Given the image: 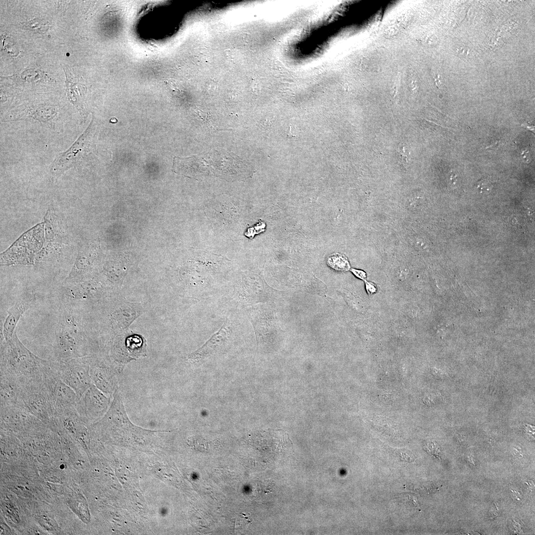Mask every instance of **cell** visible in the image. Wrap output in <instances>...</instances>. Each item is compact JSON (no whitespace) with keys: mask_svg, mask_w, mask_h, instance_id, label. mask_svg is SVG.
I'll list each match as a JSON object with an SVG mask.
<instances>
[{"mask_svg":"<svg viewBox=\"0 0 535 535\" xmlns=\"http://www.w3.org/2000/svg\"><path fill=\"white\" fill-rule=\"evenodd\" d=\"M50 361L40 358L20 340L16 331L0 342V374L13 377L22 387L42 383Z\"/></svg>","mask_w":535,"mask_h":535,"instance_id":"cell-1","label":"cell"},{"mask_svg":"<svg viewBox=\"0 0 535 535\" xmlns=\"http://www.w3.org/2000/svg\"><path fill=\"white\" fill-rule=\"evenodd\" d=\"M54 360L63 362L87 356L78 308L60 302L53 347Z\"/></svg>","mask_w":535,"mask_h":535,"instance_id":"cell-2","label":"cell"},{"mask_svg":"<svg viewBox=\"0 0 535 535\" xmlns=\"http://www.w3.org/2000/svg\"><path fill=\"white\" fill-rule=\"evenodd\" d=\"M43 384L56 418L77 413V394L61 380L51 365L44 373Z\"/></svg>","mask_w":535,"mask_h":535,"instance_id":"cell-3","label":"cell"},{"mask_svg":"<svg viewBox=\"0 0 535 535\" xmlns=\"http://www.w3.org/2000/svg\"><path fill=\"white\" fill-rule=\"evenodd\" d=\"M50 363L61 380L76 393L78 399L92 384L89 356L63 362L51 360Z\"/></svg>","mask_w":535,"mask_h":535,"instance_id":"cell-4","label":"cell"},{"mask_svg":"<svg viewBox=\"0 0 535 535\" xmlns=\"http://www.w3.org/2000/svg\"><path fill=\"white\" fill-rule=\"evenodd\" d=\"M20 408L45 423L56 422L54 407L45 389L43 382L21 387Z\"/></svg>","mask_w":535,"mask_h":535,"instance_id":"cell-5","label":"cell"},{"mask_svg":"<svg viewBox=\"0 0 535 535\" xmlns=\"http://www.w3.org/2000/svg\"><path fill=\"white\" fill-rule=\"evenodd\" d=\"M109 403L105 393L92 383L78 399L76 410L82 421L95 420L105 414Z\"/></svg>","mask_w":535,"mask_h":535,"instance_id":"cell-6","label":"cell"},{"mask_svg":"<svg viewBox=\"0 0 535 535\" xmlns=\"http://www.w3.org/2000/svg\"><path fill=\"white\" fill-rule=\"evenodd\" d=\"M35 294L30 291L23 292L7 311L3 323L1 341H7L13 336L16 326L23 314L35 304Z\"/></svg>","mask_w":535,"mask_h":535,"instance_id":"cell-7","label":"cell"},{"mask_svg":"<svg viewBox=\"0 0 535 535\" xmlns=\"http://www.w3.org/2000/svg\"><path fill=\"white\" fill-rule=\"evenodd\" d=\"M89 129L77 140L66 152L56 157L52 167V172L55 175H60L77 164L86 151L88 145Z\"/></svg>","mask_w":535,"mask_h":535,"instance_id":"cell-8","label":"cell"},{"mask_svg":"<svg viewBox=\"0 0 535 535\" xmlns=\"http://www.w3.org/2000/svg\"><path fill=\"white\" fill-rule=\"evenodd\" d=\"M45 241L43 248L55 254H62L65 236L54 211L49 209L44 217Z\"/></svg>","mask_w":535,"mask_h":535,"instance_id":"cell-9","label":"cell"},{"mask_svg":"<svg viewBox=\"0 0 535 535\" xmlns=\"http://www.w3.org/2000/svg\"><path fill=\"white\" fill-rule=\"evenodd\" d=\"M90 374L93 384L106 394L112 393L114 378L111 369L104 362L89 356Z\"/></svg>","mask_w":535,"mask_h":535,"instance_id":"cell-10","label":"cell"},{"mask_svg":"<svg viewBox=\"0 0 535 535\" xmlns=\"http://www.w3.org/2000/svg\"><path fill=\"white\" fill-rule=\"evenodd\" d=\"M0 407H20L21 387L10 375L0 374Z\"/></svg>","mask_w":535,"mask_h":535,"instance_id":"cell-11","label":"cell"},{"mask_svg":"<svg viewBox=\"0 0 535 535\" xmlns=\"http://www.w3.org/2000/svg\"><path fill=\"white\" fill-rule=\"evenodd\" d=\"M228 329L226 324L223 325L202 347L191 354L189 359L193 362H198L210 355L222 344L228 333Z\"/></svg>","mask_w":535,"mask_h":535,"instance_id":"cell-12","label":"cell"},{"mask_svg":"<svg viewBox=\"0 0 535 535\" xmlns=\"http://www.w3.org/2000/svg\"><path fill=\"white\" fill-rule=\"evenodd\" d=\"M327 263L330 267L337 271H345L350 268L347 257L339 253L330 255L327 260Z\"/></svg>","mask_w":535,"mask_h":535,"instance_id":"cell-13","label":"cell"},{"mask_svg":"<svg viewBox=\"0 0 535 535\" xmlns=\"http://www.w3.org/2000/svg\"><path fill=\"white\" fill-rule=\"evenodd\" d=\"M65 75L66 76V92L67 93L69 99L71 102H72L73 104L76 106H78V103L77 96V97L78 95L80 96H81L80 94V93L78 92V90L81 89V86L78 83V82H76V81H74V79L73 78H71L70 75L68 76L66 72Z\"/></svg>","mask_w":535,"mask_h":535,"instance_id":"cell-14","label":"cell"},{"mask_svg":"<svg viewBox=\"0 0 535 535\" xmlns=\"http://www.w3.org/2000/svg\"><path fill=\"white\" fill-rule=\"evenodd\" d=\"M22 24L26 29L39 33H44L49 28L48 22L38 18L25 21Z\"/></svg>","mask_w":535,"mask_h":535,"instance_id":"cell-15","label":"cell"},{"mask_svg":"<svg viewBox=\"0 0 535 535\" xmlns=\"http://www.w3.org/2000/svg\"><path fill=\"white\" fill-rule=\"evenodd\" d=\"M397 152L400 162L404 165L408 164L411 160L410 153L407 151L406 147L403 144L399 145Z\"/></svg>","mask_w":535,"mask_h":535,"instance_id":"cell-16","label":"cell"},{"mask_svg":"<svg viewBox=\"0 0 535 535\" xmlns=\"http://www.w3.org/2000/svg\"><path fill=\"white\" fill-rule=\"evenodd\" d=\"M491 185L487 179H482L477 184V188L481 191L489 190Z\"/></svg>","mask_w":535,"mask_h":535,"instance_id":"cell-17","label":"cell"},{"mask_svg":"<svg viewBox=\"0 0 535 535\" xmlns=\"http://www.w3.org/2000/svg\"><path fill=\"white\" fill-rule=\"evenodd\" d=\"M350 270L357 278L366 280L367 275L364 271L355 268H351Z\"/></svg>","mask_w":535,"mask_h":535,"instance_id":"cell-18","label":"cell"},{"mask_svg":"<svg viewBox=\"0 0 535 535\" xmlns=\"http://www.w3.org/2000/svg\"><path fill=\"white\" fill-rule=\"evenodd\" d=\"M365 282L366 290L369 294H373L376 292V288L373 283L368 282L366 280H365Z\"/></svg>","mask_w":535,"mask_h":535,"instance_id":"cell-19","label":"cell"},{"mask_svg":"<svg viewBox=\"0 0 535 535\" xmlns=\"http://www.w3.org/2000/svg\"><path fill=\"white\" fill-rule=\"evenodd\" d=\"M522 126H524L525 128L528 129V130H531V131L534 132V129H535V126H534L526 124H525V125L522 124Z\"/></svg>","mask_w":535,"mask_h":535,"instance_id":"cell-20","label":"cell"}]
</instances>
